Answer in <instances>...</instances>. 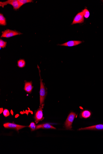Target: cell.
I'll list each match as a JSON object with an SVG mask.
<instances>
[{"label":"cell","instance_id":"6da1fadb","mask_svg":"<svg viewBox=\"0 0 103 154\" xmlns=\"http://www.w3.org/2000/svg\"><path fill=\"white\" fill-rule=\"evenodd\" d=\"M38 68L39 69L40 76V107L42 106V104L44 103L45 99L47 95V92L45 88L44 85L42 82L41 77L40 75V70L38 66Z\"/></svg>","mask_w":103,"mask_h":154},{"label":"cell","instance_id":"7a4b0ae2","mask_svg":"<svg viewBox=\"0 0 103 154\" xmlns=\"http://www.w3.org/2000/svg\"><path fill=\"white\" fill-rule=\"evenodd\" d=\"M8 4L11 5L13 6L14 11H17L21 6L18 0H8L5 2H0V6L2 8Z\"/></svg>","mask_w":103,"mask_h":154},{"label":"cell","instance_id":"3957f363","mask_svg":"<svg viewBox=\"0 0 103 154\" xmlns=\"http://www.w3.org/2000/svg\"><path fill=\"white\" fill-rule=\"evenodd\" d=\"M2 34L1 38H8L13 36L22 35V33L16 30H12L9 29H6L2 32Z\"/></svg>","mask_w":103,"mask_h":154},{"label":"cell","instance_id":"277c9868","mask_svg":"<svg viewBox=\"0 0 103 154\" xmlns=\"http://www.w3.org/2000/svg\"><path fill=\"white\" fill-rule=\"evenodd\" d=\"M76 113L74 112H71L68 115L66 120L64 126L67 130H71L72 129V125Z\"/></svg>","mask_w":103,"mask_h":154},{"label":"cell","instance_id":"5b68a950","mask_svg":"<svg viewBox=\"0 0 103 154\" xmlns=\"http://www.w3.org/2000/svg\"><path fill=\"white\" fill-rule=\"evenodd\" d=\"M4 126L6 128L14 129L18 131V130H20L24 128L27 127V126H22L16 124L10 123L8 122L4 124Z\"/></svg>","mask_w":103,"mask_h":154},{"label":"cell","instance_id":"8992f818","mask_svg":"<svg viewBox=\"0 0 103 154\" xmlns=\"http://www.w3.org/2000/svg\"><path fill=\"white\" fill-rule=\"evenodd\" d=\"M44 104L42 105V106L40 107V108L38 109L35 113L34 116V119L35 120L36 123H38L40 121H42L44 118L43 117V110Z\"/></svg>","mask_w":103,"mask_h":154},{"label":"cell","instance_id":"52a82bcc","mask_svg":"<svg viewBox=\"0 0 103 154\" xmlns=\"http://www.w3.org/2000/svg\"><path fill=\"white\" fill-rule=\"evenodd\" d=\"M84 22V16L83 11L78 13L74 18L73 21L71 25L81 23Z\"/></svg>","mask_w":103,"mask_h":154},{"label":"cell","instance_id":"ba28073f","mask_svg":"<svg viewBox=\"0 0 103 154\" xmlns=\"http://www.w3.org/2000/svg\"><path fill=\"white\" fill-rule=\"evenodd\" d=\"M103 130V124H98L89 127L81 128L78 130Z\"/></svg>","mask_w":103,"mask_h":154},{"label":"cell","instance_id":"9c48e42d","mask_svg":"<svg viewBox=\"0 0 103 154\" xmlns=\"http://www.w3.org/2000/svg\"><path fill=\"white\" fill-rule=\"evenodd\" d=\"M82 42L80 41H70L62 44H59L58 45L63 46L73 47L78 45L81 44Z\"/></svg>","mask_w":103,"mask_h":154},{"label":"cell","instance_id":"30bf717a","mask_svg":"<svg viewBox=\"0 0 103 154\" xmlns=\"http://www.w3.org/2000/svg\"><path fill=\"white\" fill-rule=\"evenodd\" d=\"M92 115L91 112L88 110H84L81 111L80 117V118H88L90 117Z\"/></svg>","mask_w":103,"mask_h":154},{"label":"cell","instance_id":"8fae6325","mask_svg":"<svg viewBox=\"0 0 103 154\" xmlns=\"http://www.w3.org/2000/svg\"><path fill=\"white\" fill-rule=\"evenodd\" d=\"M40 129H56L54 126H51L50 124L46 123L37 125L36 126V130Z\"/></svg>","mask_w":103,"mask_h":154},{"label":"cell","instance_id":"7c38bea8","mask_svg":"<svg viewBox=\"0 0 103 154\" xmlns=\"http://www.w3.org/2000/svg\"><path fill=\"white\" fill-rule=\"evenodd\" d=\"M32 84V82H26L25 83L24 90L26 92L31 93L33 88Z\"/></svg>","mask_w":103,"mask_h":154},{"label":"cell","instance_id":"4fadbf2b","mask_svg":"<svg viewBox=\"0 0 103 154\" xmlns=\"http://www.w3.org/2000/svg\"><path fill=\"white\" fill-rule=\"evenodd\" d=\"M7 25L6 18L4 16L3 14L0 13V25L6 26Z\"/></svg>","mask_w":103,"mask_h":154},{"label":"cell","instance_id":"5bb4252c","mask_svg":"<svg viewBox=\"0 0 103 154\" xmlns=\"http://www.w3.org/2000/svg\"><path fill=\"white\" fill-rule=\"evenodd\" d=\"M26 62L25 60L23 59H20L18 62V66L20 68H22L26 66Z\"/></svg>","mask_w":103,"mask_h":154},{"label":"cell","instance_id":"9a60e30c","mask_svg":"<svg viewBox=\"0 0 103 154\" xmlns=\"http://www.w3.org/2000/svg\"><path fill=\"white\" fill-rule=\"evenodd\" d=\"M21 6L23 5L24 4H26L28 3H30L33 2L34 1L32 0H18Z\"/></svg>","mask_w":103,"mask_h":154},{"label":"cell","instance_id":"2e32d148","mask_svg":"<svg viewBox=\"0 0 103 154\" xmlns=\"http://www.w3.org/2000/svg\"><path fill=\"white\" fill-rule=\"evenodd\" d=\"M82 11L84 17L86 19L89 17L90 15L89 11L87 9H84Z\"/></svg>","mask_w":103,"mask_h":154},{"label":"cell","instance_id":"e0dca14e","mask_svg":"<svg viewBox=\"0 0 103 154\" xmlns=\"http://www.w3.org/2000/svg\"><path fill=\"white\" fill-rule=\"evenodd\" d=\"M6 44H7V42H6L4 41L3 40L0 39V49L1 48H6Z\"/></svg>","mask_w":103,"mask_h":154},{"label":"cell","instance_id":"ac0fdd59","mask_svg":"<svg viewBox=\"0 0 103 154\" xmlns=\"http://www.w3.org/2000/svg\"><path fill=\"white\" fill-rule=\"evenodd\" d=\"M28 127L31 129L32 131H35L36 130V126L34 122H31L30 126H28Z\"/></svg>","mask_w":103,"mask_h":154},{"label":"cell","instance_id":"d6986e66","mask_svg":"<svg viewBox=\"0 0 103 154\" xmlns=\"http://www.w3.org/2000/svg\"><path fill=\"white\" fill-rule=\"evenodd\" d=\"M3 114L5 117H7L10 115V112L8 109H5L4 110Z\"/></svg>","mask_w":103,"mask_h":154},{"label":"cell","instance_id":"ffe728a7","mask_svg":"<svg viewBox=\"0 0 103 154\" xmlns=\"http://www.w3.org/2000/svg\"><path fill=\"white\" fill-rule=\"evenodd\" d=\"M4 111L3 108H0V113L1 114Z\"/></svg>","mask_w":103,"mask_h":154},{"label":"cell","instance_id":"44dd1931","mask_svg":"<svg viewBox=\"0 0 103 154\" xmlns=\"http://www.w3.org/2000/svg\"><path fill=\"white\" fill-rule=\"evenodd\" d=\"M25 112H26V114L27 115H28V113H29L28 111L26 110V111Z\"/></svg>","mask_w":103,"mask_h":154},{"label":"cell","instance_id":"7402d4cb","mask_svg":"<svg viewBox=\"0 0 103 154\" xmlns=\"http://www.w3.org/2000/svg\"><path fill=\"white\" fill-rule=\"evenodd\" d=\"M10 113H11V114L12 115H14V112H13L12 110H11V111H10Z\"/></svg>","mask_w":103,"mask_h":154},{"label":"cell","instance_id":"603a6c76","mask_svg":"<svg viewBox=\"0 0 103 154\" xmlns=\"http://www.w3.org/2000/svg\"><path fill=\"white\" fill-rule=\"evenodd\" d=\"M19 116V114H17L15 115V117H16V118H17V117H18Z\"/></svg>","mask_w":103,"mask_h":154},{"label":"cell","instance_id":"cb8c5ba5","mask_svg":"<svg viewBox=\"0 0 103 154\" xmlns=\"http://www.w3.org/2000/svg\"><path fill=\"white\" fill-rule=\"evenodd\" d=\"M20 113H21V114H24V113L23 112H22V111H21L20 112Z\"/></svg>","mask_w":103,"mask_h":154},{"label":"cell","instance_id":"d4e9b609","mask_svg":"<svg viewBox=\"0 0 103 154\" xmlns=\"http://www.w3.org/2000/svg\"><path fill=\"white\" fill-rule=\"evenodd\" d=\"M30 113H31V114H33V112L32 111H31V112H30Z\"/></svg>","mask_w":103,"mask_h":154},{"label":"cell","instance_id":"484cf974","mask_svg":"<svg viewBox=\"0 0 103 154\" xmlns=\"http://www.w3.org/2000/svg\"><path fill=\"white\" fill-rule=\"evenodd\" d=\"M28 111L29 112H31V111H30V110H28Z\"/></svg>","mask_w":103,"mask_h":154},{"label":"cell","instance_id":"4316f807","mask_svg":"<svg viewBox=\"0 0 103 154\" xmlns=\"http://www.w3.org/2000/svg\"><path fill=\"white\" fill-rule=\"evenodd\" d=\"M23 112H24V113H26V112L24 111V110H23Z\"/></svg>","mask_w":103,"mask_h":154},{"label":"cell","instance_id":"83f0119b","mask_svg":"<svg viewBox=\"0 0 103 154\" xmlns=\"http://www.w3.org/2000/svg\"><path fill=\"white\" fill-rule=\"evenodd\" d=\"M28 108L29 110H30V108Z\"/></svg>","mask_w":103,"mask_h":154}]
</instances>
